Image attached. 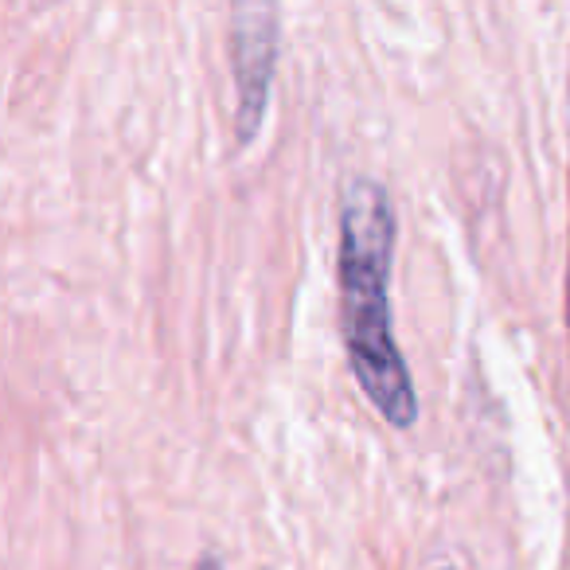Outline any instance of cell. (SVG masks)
Returning a JSON list of instances; mask_svg holds the SVG:
<instances>
[{"label": "cell", "instance_id": "6da1fadb", "mask_svg": "<svg viewBox=\"0 0 570 570\" xmlns=\"http://www.w3.org/2000/svg\"><path fill=\"white\" fill-rule=\"evenodd\" d=\"M336 235H341L336 238L341 333L352 375L387 426L411 430L419 422V395L391 328L395 204L387 184L375 176H352L341 191Z\"/></svg>", "mask_w": 570, "mask_h": 570}, {"label": "cell", "instance_id": "3957f363", "mask_svg": "<svg viewBox=\"0 0 570 570\" xmlns=\"http://www.w3.org/2000/svg\"><path fill=\"white\" fill-rule=\"evenodd\" d=\"M191 570H223V562L215 559V554H204V559H199V562H196V567H191Z\"/></svg>", "mask_w": 570, "mask_h": 570}, {"label": "cell", "instance_id": "7a4b0ae2", "mask_svg": "<svg viewBox=\"0 0 570 570\" xmlns=\"http://www.w3.org/2000/svg\"><path fill=\"white\" fill-rule=\"evenodd\" d=\"M277 9L274 4H235L230 9V71H235V137L254 141L274 87Z\"/></svg>", "mask_w": 570, "mask_h": 570}, {"label": "cell", "instance_id": "5b68a950", "mask_svg": "<svg viewBox=\"0 0 570 570\" xmlns=\"http://www.w3.org/2000/svg\"><path fill=\"white\" fill-rule=\"evenodd\" d=\"M442 570H458V567H442Z\"/></svg>", "mask_w": 570, "mask_h": 570}, {"label": "cell", "instance_id": "277c9868", "mask_svg": "<svg viewBox=\"0 0 570 570\" xmlns=\"http://www.w3.org/2000/svg\"><path fill=\"white\" fill-rule=\"evenodd\" d=\"M567 333H570V258H567Z\"/></svg>", "mask_w": 570, "mask_h": 570}]
</instances>
